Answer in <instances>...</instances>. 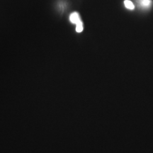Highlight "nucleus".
Here are the masks:
<instances>
[{
	"label": "nucleus",
	"mask_w": 153,
	"mask_h": 153,
	"mask_svg": "<svg viewBox=\"0 0 153 153\" xmlns=\"http://www.w3.org/2000/svg\"><path fill=\"white\" fill-rule=\"evenodd\" d=\"M124 4H125L126 8L130 9V10H133L135 9V6H134L133 3L131 1H130V0H125L124 1Z\"/></svg>",
	"instance_id": "nucleus-2"
},
{
	"label": "nucleus",
	"mask_w": 153,
	"mask_h": 153,
	"mask_svg": "<svg viewBox=\"0 0 153 153\" xmlns=\"http://www.w3.org/2000/svg\"><path fill=\"white\" fill-rule=\"evenodd\" d=\"M140 5H142L143 7H150V6L152 4V1L150 0H140Z\"/></svg>",
	"instance_id": "nucleus-3"
},
{
	"label": "nucleus",
	"mask_w": 153,
	"mask_h": 153,
	"mask_svg": "<svg viewBox=\"0 0 153 153\" xmlns=\"http://www.w3.org/2000/svg\"><path fill=\"white\" fill-rule=\"evenodd\" d=\"M70 22L72 23V24H76V25L82 22L81 21V19H80L79 14H78L77 12L72 13V14H70Z\"/></svg>",
	"instance_id": "nucleus-1"
},
{
	"label": "nucleus",
	"mask_w": 153,
	"mask_h": 153,
	"mask_svg": "<svg viewBox=\"0 0 153 153\" xmlns=\"http://www.w3.org/2000/svg\"><path fill=\"white\" fill-rule=\"evenodd\" d=\"M83 29L84 28H83V24H82V22L76 25V31L77 32V33H81L82 30H83Z\"/></svg>",
	"instance_id": "nucleus-4"
}]
</instances>
